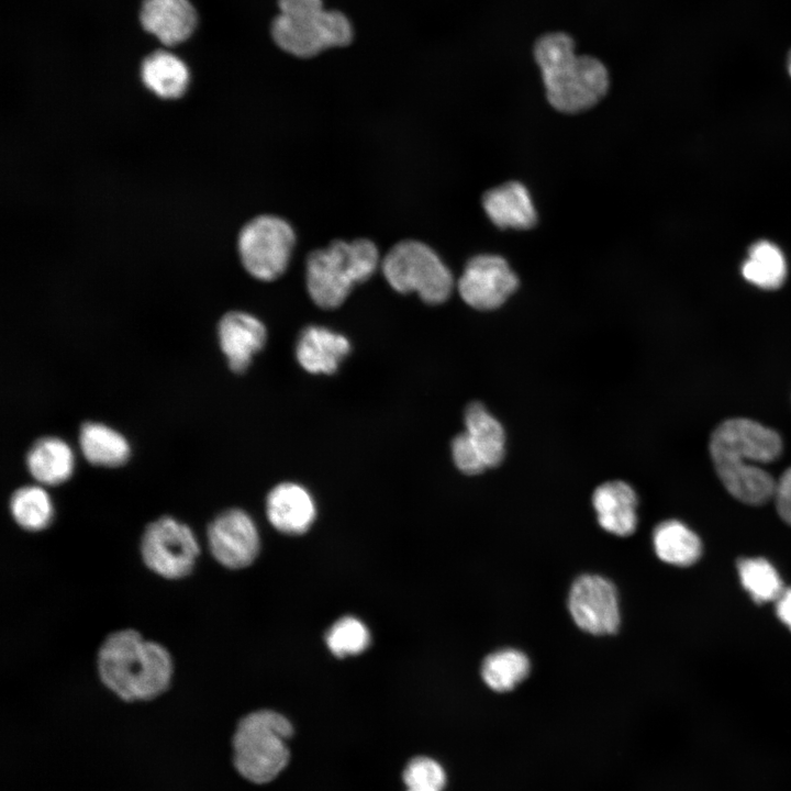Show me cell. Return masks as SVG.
<instances>
[{"mask_svg": "<svg viewBox=\"0 0 791 791\" xmlns=\"http://www.w3.org/2000/svg\"><path fill=\"white\" fill-rule=\"evenodd\" d=\"M271 35L285 52L308 58L325 48L349 44L353 27L342 12L323 9L303 16L278 14L271 25Z\"/></svg>", "mask_w": 791, "mask_h": 791, "instance_id": "9c48e42d", "label": "cell"}, {"mask_svg": "<svg viewBox=\"0 0 791 791\" xmlns=\"http://www.w3.org/2000/svg\"><path fill=\"white\" fill-rule=\"evenodd\" d=\"M30 475L44 486L65 482L73 474L74 454L68 444L55 436L41 437L26 453Z\"/></svg>", "mask_w": 791, "mask_h": 791, "instance_id": "d6986e66", "label": "cell"}, {"mask_svg": "<svg viewBox=\"0 0 791 791\" xmlns=\"http://www.w3.org/2000/svg\"><path fill=\"white\" fill-rule=\"evenodd\" d=\"M743 277L754 286L775 290L787 277V263L781 249L773 243L760 239L748 249V257L742 265Z\"/></svg>", "mask_w": 791, "mask_h": 791, "instance_id": "cb8c5ba5", "label": "cell"}, {"mask_svg": "<svg viewBox=\"0 0 791 791\" xmlns=\"http://www.w3.org/2000/svg\"><path fill=\"white\" fill-rule=\"evenodd\" d=\"M292 732L291 723L280 713L271 710L247 713L231 735L232 767L248 782H270L289 761L287 739Z\"/></svg>", "mask_w": 791, "mask_h": 791, "instance_id": "5b68a950", "label": "cell"}, {"mask_svg": "<svg viewBox=\"0 0 791 791\" xmlns=\"http://www.w3.org/2000/svg\"><path fill=\"white\" fill-rule=\"evenodd\" d=\"M773 499L778 514L791 525V467L777 480Z\"/></svg>", "mask_w": 791, "mask_h": 791, "instance_id": "4dcf8cb0", "label": "cell"}, {"mask_svg": "<svg viewBox=\"0 0 791 791\" xmlns=\"http://www.w3.org/2000/svg\"><path fill=\"white\" fill-rule=\"evenodd\" d=\"M10 514L15 524L30 533H38L51 526L54 505L42 486L29 484L13 491L9 500Z\"/></svg>", "mask_w": 791, "mask_h": 791, "instance_id": "d4e9b609", "label": "cell"}, {"mask_svg": "<svg viewBox=\"0 0 791 791\" xmlns=\"http://www.w3.org/2000/svg\"><path fill=\"white\" fill-rule=\"evenodd\" d=\"M517 286L516 275L498 255H478L469 259L457 283L461 299L478 310L499 308Z\"/></svg>", "mask_w": 791, "mask_h": 791, "instance_id": "7c38bea8", "label": "cell"}, {"mask_svg": "<svg viewBox=\"0 0 791 791\" xmlns=\"http://www.w3.org/2000/svg\"><path fill=\"white\" fill-rule=\"evenodd\" d=\"M568 610L576 625L592 635L614 634L621 623L616 588L599 575H581L572 582Z\"/></svg>", "mask_w": 791, "mask_h": 791, "instance_id": "30bf717a", "label": "cell"}, {"mask_svg": "<svg viewBox=\"0 0 791 791\" xmlns=\"http://www.w3.org/2000/svg\"><path fill=\"white\" fill-rule=\"evenodd\" d=\"M482 207L497 226L527 230L537 221L530 192L519 181H509L483 194Z\"/></svg>", "mask_w": 791, "mask_h": 791, "instance_id": "ac0fdd59", "label": "cell"}, {"mask_svg": "<svg viewBox=\"0 0 791 791\" xmlns=\"http://www.w3.org/2000/svg\"><path fill=\"white\" fill-rule=\"evenodd\" d=\"M381 271L390 287L411 292L428 304L446 301L454 288L450 270L426 244L404 239L393 245L381 259Z\"/></svg>", "mask_w": 791, "mask_h": 791, "instance_id": "8992f818", "label": "cell"}, {"mask_svg": "<svg viewBox=\"0 0 791 791\" xmlns=\"http://www.w3.org/2000/svg\"><path fill=\"white\" fill-rule=\"evenodd\" d=\"M212 557L227 569L249 566L259 552V535L252 517L241 509L219 513L207 527Z\"/></svg>", "mask_w": 791, "mask_h": 791, "instance_id": "8fae6325", "label": "cell"}, {"mask_svg": "<svg viewBox=\"0 0 791 791\" xmlns=\"http://www.w3.org/2000/svg\"><path fill=\"white\" fill-rule=\"evenodd\" d=\"M534 55L541 69L548 102L556 110L576 113L597 104L606 93L609 75L595 57L577 55L565 33L539 37Z\"/></svg>", "mask_w": 791, "mask_h": 791, "instance_id": "3957f363", "label": "cell"}, {"mask_svg": "<svg viewBox=\"0 0 791 791\" xmlns=\"http://www.w3.org/2000/svg\"><path fill=\"white\" fill-rule=\"evenodd\" d=\"M406 791H443L446 772L436 760L420 756L413 758L403 772Z\"/></svg>", "mask_w": 791, "mask_h": 791, "instance_id": "f1b7e54d", "label": "cell"}, {"mask_svg": "<svg viewBox=\"0 0 791 791\" xmlns=\"http://www.w3.org/2000/svg\"><path fill=\"white\" fill-rule=\"evenodd\" d=\"M465 433L481 456L487 468L498 466L504 456L505 436L500 422L475 402L465 412Z\"/></svg>", "mask_w": 791, "mask_h": 791, "instance_id": "603a6c76", "label": "cell"}, {"mask_svg": "<svg viewBox=\"0 0 791 791\" xmlns=\"http://www.w3.org/2000/svg\"><path fill=\"white\" fill-rule=\"evenodd\" d=\"M140 20L145 31L170 46L192 34L197 13L188 0H144Z\"/></svg>", "mask_w": 791, "mask_h": 791, "instance_id": "9a60e30c", "label": "cell"}, {"mask_svg": "<svg viewBox=\"0 0 791 791\" xmlns=\"http://www.w3.org/2000/svg\"><path fill=\"white\" fill-rule=\"evenodd\" d=\"M380 264L379 250L370 239H335L308 255V293L322 309L338 308L354 286L367 281Z\"/></svg>", "mask_w": 791, "mask_h": 791, "instance_id": "277c9868", "label": "cell"}, {"mask_svg": "<svg viewBox=\"0 0 791 791\" xmlns=\"http://www.w3.org/2000/svg\"><path fill=\"white\" fill-rule=\"evenodd\" d=\"M96 662L101 684L122 703L155 702L172 684L175 664L168 648L131 627L108 634Z\"/></svg>", "mask_w": 791, "mask_h": 791, "instance_id": "7a4b0ae2", "label": "cell"}, {"mask_svg": "<svg viewBox=\"0 0 791 791\" xmlns=\"http://www.w3.org/2000/svg\"><path fill=\"white\" fill-rule=\"evenodd\" d=\"M325 639L335 656L345 657L364 651L370 644V634L358 619L344 616L332 625Z\"/></svg>", "mask_w": 791, "mask_h": 791, "instance_id": "83f0119b", "label": "cell"}, {"mask_svg": "<svg viewBox=\"0 0 791 791\" xmlns=\"http://www.w3.org/2000/svg\"><path fill=\"white\" fill-rule=\"evenodd\" d=\"M140 555L145 567L166 580H180L194 569L200 544L189 525L170 515L149 522L141 536Z\"/></svg>", "mask_w": 791, "mask_h": 791, "instance_id": "ba28073f", "label": "cell"}, {"mask_svg": "<svg viewBox=\"0 0 791 791\" xmlns=\"http://www.w3.org/2000/svg\"><path fill=\"white\" fill-rule=\"evenodd\" d=\"M452 456L456 467L466 475H477L487 469L481 456L465 432L453 439Z\"/></svg>", "mask_w": 791, "mask_h": 791, "instance_id": "f546056e", "label": "cell"}, {"mask_svg": "<svg viewBox=\"0 0 791 791\" xmlns=\"http://www.w3.org/2000/svg\"><path fill=\"white\" fill-rule=\"evenodd\" d=\"M218 336L231 370L239 374L247 369L253 356L265 345L267 332L256 316L231 311L221 317Z\"/></svg>", "mask_w": 791, "mask_h": 791, "instance_id": "4fadbf2b", "label": "cell"}, {"mask_svg": "<svg viewBox=\"0 0 791 791\" xmlns=\"http://www.w3.org/2000/svg\"><path fill=\"white\" fill-rule=\"evenodd\" d=\"M775 603L777 616L791 631V588H784Z\"/></svg>", "mask_w": 791, "mask_h": 791, "instance_id": "d6a6232c", "label": "cell"}, {"mask_svg": "<svg viewBox=\"0 0 791 791\" xmlns=\"http://www.w3.org/2000/svg\"><path fill=\"white\" fill-rule=\"evenodd\" d=\"M266 512L274 527L289 535L307 532L316 514L309 491L293 482L280 483L268 493Z\"/></svg>", "mask_w": 791, "mask_h": 791, "instance_id": "5bb4252c", "label": "cell"}, {"mask_svg": "<svg viewBox=\"0 0 791 791\" xmlns=\"http://www.w3.org/2000/svg\"><path fill=\"white\" fill-rule=\"evenodd\" d=\"M653 545L660 560L680 567L694 564L702 554L698 535L677 520L664 521L655 527Z\"/></svg>", "mask_w": 791, "mask_h": 791, "instance_id": "7402d4cb", "label": "cell"}, {"mask_svg": "<svg viewBox=\"0 0 791 791\" xmlns=\"http://www.w3.org/2000/svg\"><path fill=\"white\" fill-rule=\"evenodd\" d=\"M279 14L286 16H302L322 11V0H278Z\"/></svg>", "mask_w": 791, "mask_h": 791, "instance_id": "1f68e13d", "label": "cell"}, {"mask_svg": "<svg viewBox=\"0 0 791 791\" xmlns=\"http://www.w3.org/2000/svg\"><path fill=\"white\" fill-rule=\"evenodd\" d=\"M528 657L521 650L503 648L489 654L481 665L484 683L495 692H509L530 673Z\"/></svg>", "mask_w": 791, "mask_h": 791, "instance_id": "484cf974", "label": "cell"}, {"mask_svg": "<svg viewBox=\"0 0 791 791\" xmlns=\"http://www.w3.org/2000/svg\"><path fill=\"white\" fill-rule=\"evenodd\" d=\"M787 68H788V73H789V75H790V77H791V51H790V53H789V55H788Z\"/></svg>", "mask_w": 791, "mask_h": 791, "instance_id": "836d02e7", "label": "cell"}, {"mask_svg": "<svg viewBox=\"0 0 791 791\" xmlns=\"http://www.w3.org/2000/svg\"><path fill=\"white\" fill-rule=\"evenodd\" d=\"M740 582L757 603L776 601L784 587L776 568L765 558H744L737 564Z\"/></svg>", "mask_w": 791, "mask_h": 791, "instance_id": "4316f807", "label": "cell"}, {"mask_svg": "<svg viewBox=\"0 0 791 791\" xmlns=\"http://www.w3.org/2000/svg\"><path fill=\"white\" fill-rule=\"evenodd\" d=\"M350 350L349 341L327 327H305L296 345L300 366L311 374H334Z\"/></svg>", "mask_w": 791, "mask_h": 791, "instance_id": "2e32d148", "label": "cell"}, {"mask_svg": "<svg viewBox=\"0 0 791 791\" xmlns=\"http://www.w3.org/2000/svg\"><path fill=\"white\" fill-rule=\"evenodd\" d=\"M79 446L92 465L118 467L130 456V445L118 431L98 422H85L79 430Z\"/></svg>", "mask_w": 791, "mask_h": 791, "instance_id": "44dd1931", "label": "cell"}, {"mask_svg": "<svg viewBox=\"0 0 791 791\" xmlns=\"http://www.w3.org/2000/svg\"><path fill=\"white\" fill-rule=\"evenodd\" d=\"M296 245L292 226L280 216L261 214L239 231L237 252L245 270L261 281H272L287 269Z\"/></svg>", "mask_w": 791, "mask_h": 791, "instance_id": "52a82bcc", "label": "cell"}, {"mask_svg": "<svg viewBox=\"0 0 791 791\" xmlns=\"http://www.w3.org/2000/svg\"><path fill=\"white\" fill-rule=\"evenodd\" d=\"M144 86L155 96L170 100L185 94L190 81L187 65L167 51L149 54L141 65Z\"/></svg>", "mask_w": 791, "mask_h": 791, "instance_id": "ffe728a7", "label": "cell"}, {"mask_svg": "<svg viewBox=\"0 0 791 791\" xmlns=\"http://www.w3.org/2000/svg\"><path fill=\"white\" fill-rule=\"evenodd\" d=\"M781 452L782 439L775 430L746 417L722 422L710 439L711 459L723 486L750 505L773 499L777 480L761 466L775 461Z\"/></svg>", "mask_w": 791, "mask_h": 791, "instance_id": "6da1fadb", "label": "cell"}, {"mask_svg": "<svg viewBox=\"0 0 791 791\" xmlns=\"http://www.w3.org/2000/svg\"><path fill=\"white\" fill-rule=\"evenodd\" d=\"M637 495L623 481H609L599 486L592 495V505L600 526L616 536H630L637 526Z\"/></svg>", "mask_w": 791, "mask_h": 791, "instance_id": "e0dca14e", "label": "cell"}]
</instances>
